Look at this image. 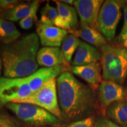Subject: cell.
I'll list each match as a JSON object with an SVG mask.
<instances>
[{
  "label": "cell",
  "mask_w": 127,
  "mask_h": 127,
  "mask_svg": "<svg viewBox=\"0 0 127 127\" xmlns=\"http://www.w3.org/2000/svg\"><path fill=\"white\" fill-rule=\"evenodd\" d=\"M58 102L61 118L77 121L89 117L97 107L94 90L76 78L70 72H64L57 79Z\"/></svg>",
  "instance_id": "1"
},
{
  "label": "cell",
  "mask_w": 127,
  "mask_h": 127,
  "mask_svg": "<svg viewBox=\"0 0 127 127\" xmlns=\"http://www.w3.org/2000/svg\"><path fill=\"white\" fill-rule=\"evenodd\" d=\"M39 46L38 36L32 33L1 47L0 54L5 77L24 78L35 72L38 68L36 55Z\"/></svg>",
  "instance_id": "2"
},
{
  "label": "cell",
  "mask_w": 127,
  "mask_h": 127,
  "mask_svg": "<svg viewBox=\"0 0 127 127\" xmlns=\"http://www.w3.org/2000/svg\"><path fill=\"white\" fill-rule=\"evenodd\" d=\"M102 79L123 85L127 77V50L106 44L101 47Z\"/></svg>",
  "instance_id": "3"
},
{
  "label": "cell",
  "mask_w": 127,
  "mask_h": 127,
  "mask_svg": "<svg viewBox=\"0 0 127 127\" xmlns=\"http://www.w3.org/2000/svg\"><path fill=\"white\" fill-rule=\"evenodd\" d=\"M24 123L33 125L58 126L62 123L61 119L35 105L28 103L10 102L5 105Z\"/></svg>",
  "instance_id": "4"
},
{
  "label": "cell",
  "mask_w": 127,
  "mask_h": 127,
  "mask_svg": "<svg viewBox=\"0 0 127 127\" xmlns=\"http://www.w3.org/2000/svg\"><path fill=\"white\" fill-rule=\"evenodd\" d=\"M126 1L107 0L103 3L98 17V28L108 41L115 38L116 30L121 17V8Z\"/></svg>",
  "instance_id": "5"
},
{
  "label": "cell",
  "mask_w": 127,
  "mask_h": 127,
  "mask_svg": "<svg viewBox=\"0 0 127 127\" xmlns=\"http://www.w3.org/2000/svg\"><path fill=\"white\" fill-rule=\"evenodd\" d=\"M14 103L35 105L45 109L58 118H62L58 102L56 78L45 83L37 91L32 93L28 97L18 100Z\"/></svg>",
  "instance_id": "6"
},
{
  "label": "cell",
  "mask_w": 127,
  "mask_h": 127,
  "mask_svg": "<svg viewBox=\"0 0 127 127\" xmlns=\"http://www.w3.org/2000/svg\"><path fill=\"white\" fill-rule=\"evenodd\" d=\"M32 93L25 78H0V105L28 97Z\"/></svg>",
  "instance_id": "7"
},
{
  "label": "cell",
  "mask_w": 127,
  "mask_h": 127,
  "mask_svg": "<svg viewBox=\"0 0 127 127\" xmlns=\"http://www.w3.org/2000/svg\"><path fill=\"white\" fill-rule=\"evenodd\" d=\"M127 99V90L123 85L104 80L98 87V102L103 116L111 104L121 99Z\"/></svg>",
  "instance_id": "8"
},
{
  "label": "cell",
  "mask_w": 127,
  "mask_h": 127,
  "mask_svg": "<svg viewBox=\"0 0 127 127\" xmlns=\"http://www.w3.org/2000/svg\"><path fill=\"white\" fill-rule=\"evenodd\" d=\"M103 3L102 0H76L73 4L78 13L81 23L98 30V17Z\"/></svg>",
  "instance_id": "9"
},
{
  "label": "cell",
  "mask_w": 127,
  "mask_h": 127,
  "mask_svg": "<svg viewBox=\"0 0 127 127\" xmlns=\"http://www.w3.org/2000/svg\"><path fill=\"white\" fill-rule=\"evenodd\" d=\"M36 32L41 44L48 47H60L68 35L66 30L41 22L38 24Z\"/></svg>",
  "instance_id": "10"
},
{
  "label": "cell",
  "mask_w": 127,
  "mask_h": 127,
  "mask_svg": "<svg viewBox=\"0 0 127 127\" xmlns=\"http://www.w3.org/2000/svg\"><path fill=\"white\" fill-rule=\"evenodd\" d=\"M70 72L84 79L94 90L99 87L102 82L101 63L99 62L82 66H72L68 68Z\"/></svg>",
  "instance_id": "11"
},
{
  "label": "cell",
  "mask_w": 127,
  "mask_h": 127,
  "mask_svg": "<svg viewBox=\"0 0 127 127\" xmlns=\"http://www.w3.org/2000/svg\"><path fill=\"white\" fill-rule=\"evenodd\" d=\"M66 69L64 66L57 65L52 67H44L36 70L28 77H25L32 92L39 90L42 85L51 80L59 77Z\"/></svg>",
  "instance_id": "12"
},
{
  "label": "cell",
  "mask_w": 127,
  "mask_h": 127,
  "mask_svg": "<svg viewBox=\"0 0 127 127\" xmlns=\"http://www.w3.org/2000/svg\"><path fill=\"white\" fill-rule=\"evenodd\" d=\"M36 61L38 65L45 67H52L68 64L59 47L41 48L38 51Z\"/></svg>",
  "instance_id": "13"
},
{
  "label": "cell",
  "mask_w": 127,
  "mask_h": 127,
  "mask_svg": "<svg viewBox=\"0 0 127 127\" xmlns=\"http://www.w3.org/2000/svg\"><path fill=\"white\" fill-rule=\"evenodd\" d=\"M58 10V18L55 26L66 31L75 30L78 24L76 9L61 1H55Z\"/></svg>",
  "instance_id": "14"
},
{
  "label": "cell",
  "mask_w": 127,
  "mask_h": 127,
  "mask_svg": "<svg viewBox=\"0 0 127 127\" xmlns=\"http://www.w3.org/2000/svg\"><path fill=\"white\" fill-rule=\"evenodd\" d=\"M101 53L96 48L81 41L73 60L72 66H82L98 62Z\"/></svg>",
  "instance_id": "15"
},
{
  "label": "cell",
  "mask_w": 127,
  "mask_h": 127,
  "mask_svg": "<svg viewBox=\"0 0 127 127\" xmlns=\"http://www.w3.org/2000/svg\"><path fill=\"white\" fill-rule=\"evenodd\" d=\"M69 32L77 37H80L84 41L98 47H102L107 44V39L97 30L81 23L79 29L73 30Z\"/></svg>",
  "instance_id": "16"
},
{
  "label": "cell",
  "mask_w": 127,
  "mask_h": 127,
  "mask_svg": "<svg viewBox=\"0 0 127 127\" xmlns=\"http://www.w3.org/2000/svg\"><path fill=\"white\" fill-rule=\"evenodd\" d=\"M105 115L118 124L127 127V99L111 104L106 109Z\"/></svg>",
  "instance_id": "17"
},
{
  "label": "cell",
  "mask_w": 127,
  "mask_h": 127,
  "mask_svg": "<svg viewBox=\"0 0 127 127\" xmlns=\"http://www.w3.org/2000/svg\"><path fill=\"white\" fill-rule=\"evenodd\" d=\"M33 8V2L30 4L21 3L12 8L3 10L1 12V18L9 21H17L25 18L31 13Z\"/></svg>",
  "instance_id": "18"
},
{
  "label": "cell",
  "mask_w": 127,
  "mask_h": 127,
  "mask_svg": "<svg viewBox=\"0 0 127 127\" xmlns=\"http://www.w3.org/2000/svg\"><path fill=\"white\" fill-rule=\"evenodd\" d=\"M20 31L11 21L0 18V41L9 44L20 38Z\"/></svg>",
  "instance_id": "19"
},
{
  "label": "cell",
  "mask_w": 127,
  "mask_h": 127,
  "mask_svg": "<svg viewBox=\"0 0 127 127\" xmlns=\"http://www.w3.org/2000/svg\"><path fill=\"white\" fill-rule=\"evenodd\" d=\"M80 40L72 34H68L64 38L62 43V52L68 63L72 60L73 54L77 50Z\"/></svg>",
  "instance_id": "20"
},
{
  "label": "cell",
  "mask_w": 127,
  "mask_h": 127,
  "mask_svg": "<svg viewBox=\"0 0 127 127\" xmlns=\"http://www.w3.org/2000/svg\"><path fill=\"white\" fill-rule=\"evenodd\" d=\"M58 18V13L57 8L51 5L49 2H47L41 10V20L39 22L55 26Z\"/></svg>",
  "instance_id": "21"
},
{
  "label": "cell",
  "mask_w": 127,
  "mask_h": 127,
  "mask_svg": "<svg viewBox=\"0 0 127 127\" xmlns=\"http://www.w3.org/2000/svg\"><path fill=\"white\" fill-rule=\"evenodd\" d=\"M33 8L30 14L19 22L20 27L24 30H28L32 27L34 21L36 20V12L39 7V1H33Z\"/></svg>",
  "instance_id": "22"
},
{
  "label": "cell",
  "mask_w": 127,
  "mask_h": 127,
  "mask_svg": "<svg viewBox=\"0 0 127 127\" xmlns=\"http://www.w3.org/2000/svg\"><path fill=\"white\" fill-rule=\"evenodd\" d=\"M0 127H20L15 119L3 110H0Z\"/></svg>",
  "instance_id": "23"
},
{
  "label": "cell",
  "mask_w": 127,
  "mask_h": 127,
  "mask_svg": "<svg viewBox=\"0 0 127 127\" xmlns=\"http://www.w3.org/2000/svg\"><path fill=\"white\" fill-rule=\"evenodd\" d=\"M93 127H126L117 124L105 116L99 117L95 121Z\"/></svg>",
  "instance_id": "24"
},
{
  "label": "cell",
  "mask_w": 127,
  "mask_h": 127,
  "mask_svg": "<svg viewBox=\"0 0 127 127\" xmlns=\"http://www.w3.org/2000/svg\"><path fill=\"white\" fill-rule=\"evenodd\" d=\"M95 123L93 117H89L82 120L74 121L66 127H93Z\"/></svg>",
  "instance_id": "25"
},
{
  "label": "cell",
  "mask_w": 127,
  "mask_h": 127,
  "mask_svg": "<svg viewBox=\"0 0 127 127\" xmlns=\"http://www.w3.org/2000/svg\"><path fill=\"white\" fill-rule=\"evenodd\" d=\"M18 2V1L16 0H1L0 8L4 9V10L12 8L19 4Z\"/></svg>",
  "instance_id": "26"
},
{
  "label": "cell",
  "mask_w": 127,
  "mask_h": 127,
  "mask_svg": "<svg viewBox=\"0 0 127 127\" xmlns=\"http://www.w3.org/2000/svg\"><path fill=\"white\" fill-rule=\"evenodd\" d=\"M124 22L123 27L119 35H123L127 34V3L124 7Z\"/></svg>",
  "instance_id": "27"
},
{
  "label": "cell",
  "mask_w": 127,
  "mask_h": 127,
  "mask_svg": "<svg viewBox=\"0 0 127 127\" xmlns=\"http://www.w3.org/2000/svg\"><path fill=\"white\" fill-rule=\"evenodd\" d=\"M118 41L123 43L124 47L127 50V34L123 35H119Z\"/></svg>",
  "instance_id": "28"
},
{
  "label": "cell",
  "mask_w": 127,
  "mask_h": 127,
  "mask_svg": "<svg viewBox=\"0 0 127 127\" xmlns=\"http://www.w3.org/2000/svg\"><path fill=\"white\" fill-rule=\"evenodd\" d=\"M61 2H63L64 3H66V4H74V1H72V0H63V1H61Z\"/></svg>",
  "instance_id": "29"
},
{
  "label": "cell",
  "mask_w": 127,
  "mask_h": 127,
  "mask_svg": "<svg viewBox=\"0 0 127 127\" xmlns=\"http://www.w3.org/2000/svg\"><path fill=\"white\" fill-rule=\"evenodd\" d=\"M2 59H1V54H0V75H1V69H2Z\"/></svg>",
  "instance_id": "30"
},
{
  "label": "cell",
  "mask_w": 127,
  "mask_h": 127,
  "mask_svg": "<svg viewBox=\"0 0 127 127\" xmlns=\"http://www.w3.org/2000/svg\"><path fill=\"white\" fill-rule=\"evenodd\" d=\"M124 87L127 90V77L126 78V79H125V81L124 82Z\"/></svg>",
  "instance_id": "31"
},
{
  "label": "cell",
  "mask_w": 127,
  "mask_h": 127,
  "mask_svg": "<svg viewBox=\"0 0 127 127\" xmlns=\"http://www.w3.org/2000/svg\"><path fill=\"white\" fill-rule=\"evenodd\" d=\"M45 127V126H43V127Z\"/></svg>",
  "instance_id": "32"
}]
</instances>
